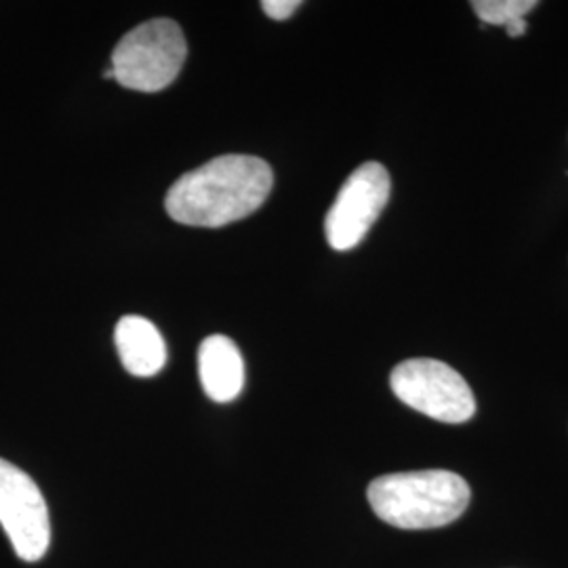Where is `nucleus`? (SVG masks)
Here are the masks:
<instances>
[{
  "mask_svg": "<svg viewBox=\"0 0 568 568\" xmlns=\"http://www.w3.org/2000/svg\"><path fill=\"white\" fill-rule=\"evenodd\" d=\"M389 386L400 403L443 424H466L476 413V398L466 379L434 358L400 363L392 371Z\"/></svg>",
  "mask_w": 568,
  "mask_h": 568,
  "instance_id": "4",
  "label": "nucleus"
},
{
  "mask_svg": "<svg viewBox=\"0 0 568 568\" xmlns=\"http://www.w3.org/2000/svg\"><path fill=\"white\" fill-rule=\"evenodd\" d=\"M537 7V0H474L471 9L490 26H508L511 21L525 20V16Z\"/></svg>",
  "mask_w": 568,
  "mask_h": 568,
  "instance_id": "9",
  "label": "nucleus"
},
{
  "mask_svg": "<svg viewBox=\"0 0 568 568\" xmlns=\"http://www.w3.org/2000/svg\"><path fill=\"white\" fill-rule=\"evenodd\" d=\"M199 375L213 403H232L244 387V361L239 345L225 335H211L199 347Z\"/></svg>",
  "mask_w": 568,
  "mask_h": 568,
  "instance_id": "7",
  "label": "nucleus"
},
{
  "mask_svg": "<svg viewBox=\"0 0 568 568\" xmlns=\"http://www.w3.org/2000/svg\"><path fill=\"white\" fill-rule=\"evenodd\" d=\"M302 7L300 0H264L262 9L270 20H288Z\"/></svg>",
  "mask_w": 568,
  "mask_h": 568,
  "instance_id": "10",
  "label": "nucleus"
},
{
  "mask_svg": "<svg viewBox=\"0 0 568 568\" xmlns=\"http://www.w3.org/2000/svg\"><path fill=\"white\" fill-rule=\"evenodd\" d=\"M121 363L135 377H154L166 365V345L154 323L143 316H122L114 331Z\"/></svg>",
  "mask_w": 568,
  "mask_h": 568,
  "instance_id": "8",
  "label": "nucleus"
},
{
  "mask_svg": "<svg viewBox=\"0 0 568 568\" xmlns=\"http://www.w3.org/2000/svg\"><path fill=\"white\" fill-rule=\"evenodd\" d=\"M379 520L403 530L447 527L464 516L471 490L448 469H422L375 478L366 490Z\"/></svg>",
  "mask_w": 568,
  "mask_h": 568,
  "instance_id": "2",
  "label": "nucleus"
},
{
  "mask_svg": "<svg viewBox=\"0 0 568 568\" xmlns=\"http://www.w3.org/2000/svg\"><path fill=\"white\" fill-rule=\"evenodd\" d=\"M274 185L272 166L244 154L217 156L171 185L164 209L178 224L224 227L253 215Z\"/></svg>",
  "mask_w": 568,
  "mask_h": 568,
  "instance_id": "1",
  "label": "nucleus"
},
{
  "mask_svg": "<svg viewBox=\"0 0 568 568\" xmlns=\"http://www.w3.org/2000/svg\"><path fill=\"white\" fill-rule=\"evenodd\" d=\"M187 58L180 23L150 20L133 28L116 44L110 65L114 81L140 93H159L175 81Z\"/></svg>",
  "mask_w": 568,
  "mask_h": 568,
  "instance_id": "3",
  "label": "nucleus"
},
{
  "mask_svg": "<svg viewBox=\"0 0 568 568\" xmlns=\"http://www.w3.org/2000/svg\"><path fill=\"white\" fill-rule=\"evenodd\" d=\"M392 192L386 166L361 164L345 180L337 199L326 213V241L335 251H349L365 241L368 230L379 220Z\"/></svg>",
  "mask_w": 568,
  "mask_h": 568,
  "instance_id": "5",
  "label": "nucleus"
},
{
  "mask_svg": "<svg viewBox=\"0 0 568 568\" xmlns=\"http://www.w3.org/2000/svg\"><path fill=\"white\" fill-rule=\"evenodd\" d=\"M527 20H516L506 26V32H508V37L516 39V37H525V34H527Z\"/></svg>",
  "mask_w": 568,
  "mask_h": 568,
  "instance_id": "11",
  "label": "nucleus"
},
{
  "mask_svg": "<svg viewBox=\"0 0 568 568\" xmlns=\"http://www.w3.org/2000/svg\"><path fill=\"white\" fill-rule=\"evenodd\" d=\"M0 525L21 560L39 562L47 554L51 520L41 488L4 459H0Z\"/></svg>",
  "mask_w": 568,
  "mask_h": 568,
  "instance_id": "6",
  "label": "nucleus"
}]
</instances>
